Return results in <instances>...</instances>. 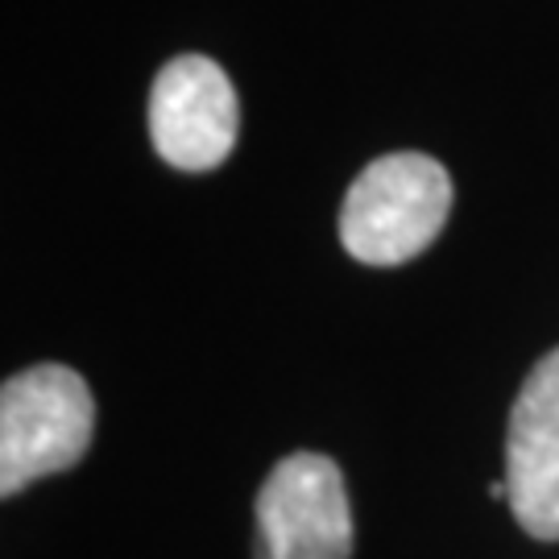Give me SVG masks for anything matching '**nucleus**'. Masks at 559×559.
<instances>
[{
	"mask_svg": "<svg viewBox=\"0 0 559 559\" xmlns=\"http://www.w3.org/2000/svg\"><path fill=\"white\" fill-rule=\"evenodd\" d=\"M96 402L67 365H34L0 390V493L17 498L34 480L67 473L92 448Z\"/></svg>",
	"mask_w": 559,
	"mask_h": 559,
	"instance_id": "f03ea898",
	"label": "nucleus"
},
{
	"mask_svg": "<svg viewBox=\"0 0 559 559\" xmlns=\"http://www.w3.org/2000/svg\"><path fill=\"white\" fill-rule=\"evenodd\" d=\"M253 559H353V506L336 460L295 452L270 468L253 506Z\"/></svg>",
	"mask_w": 559,
	"mask_h": 559,
	"instance_id": "7ed1b4c3",
	"label": "nucleus"
},
{
	"mask_svg": "<svg viewBox=\"0 0 559 559\" xmlns=\"http://www.w3.org/2000/svg\"><path fill=\"white\" fill-rule=\"evenodd\" d=\"M452 212V179L427 154L373 158L340 207V245L365 265L415 261L443 233Z\"/></svg>",
	"mask_w": 559,
	"mask_h": 559,
	"instance_id": "f257e3e1",
	"label": "nucleus"
},
{
	"mask_svg": "<svg viewBox=\"0 0 559 559\" xmlns=\"http://www.w3.org/2000/svg\"><path fill=\"white\" fill-rule=\"evenodd\" d=\"M237 92L203 55H179L150 92V138L175 170H216L237 145Z\"/></svg>",
	"mask_w": 559,
	"mask_h": 559,
	"instance_id": "20e7f679",
	"label": "nucleus"
},
{
	"mask_svg": "<svg viewBox=\"0 0 559 559\" xmlns=\"http://www.w3.org/2000/svg\"><path fill=\"white\" fill-rule=\"evenodd\" d=\"M510 510L531 539L559 543V348L526 373L506 431Z\"/></svg>",
	"mask_w": 559,
	"mask_h": 559,
	"instance_id": "39448f33",
	"label": "nucleus"
}]
</instances>
